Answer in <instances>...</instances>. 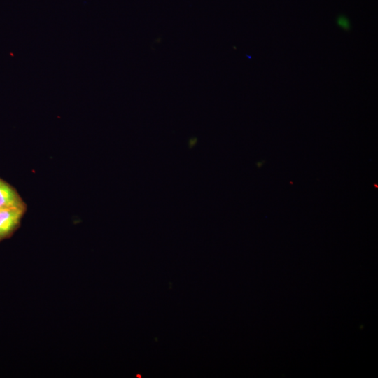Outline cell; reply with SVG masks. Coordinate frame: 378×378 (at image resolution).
I'll use <instances>...</instances> for the list:
<instances>
[{"label": "cell", "instance_id": "cell-4", "mask_svg": "<svg viewBox=\"0 0 378 378\" xmlns=\"http://www.w3.org/2000/svg\"><path fill=\"white\" fill-rule=\"evenodd\" d=\"M1 209H0V210H1Z\"/></svg>", "mask_w": 378, "mask_h": 378}, {"label": "cell", "instance_id": "cell-2", "mask_svg": "<svg viewBox=\"0 0 378 378\" xmlns=\"http://www.w3.org/2000/svg\"><path fill=\"white\" fill-rule=\"evenodd\" d=\"M27 209L17 190L9 183L0 178V209Z\"/></svg>", "mask_w": 378, "mask_h": 378}, {"label": "cell", "instance_id": "cell-1", "mask_svg": "<svg viewBox=\"0 0 378 378\" xmlns=\"http://www.w3.org/2000/svg\"><path fill=\"white\" fill-rule=\"evenodd\" d=\"M26 209L11 208L0 210V241L9 237L18 228Z\"/></svg>", "mask_w": 378, "mask_h": 378}, {"label": "cell", "instance_id": "cell-3", "mask_svg": "<svg viewBox=\"0 0 378 378\" xmlns=\"http://www.w3.org/2000/svg\"><path fill=\"white\" fill-rule=\"evenodd\" d=\"M337 23L342 29H345L346 31H348L350 28L349 21L343 17H340L338 19Z\"/></svg>", "mask_w": 378, "mask_h": 378}]
</instances>
